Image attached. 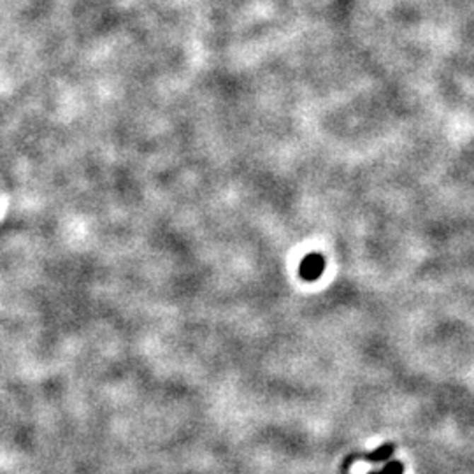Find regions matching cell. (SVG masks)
Masks as SVG:
<instances>
[{
	"label": "cell",
	"instance_id": "obj_1",
	"mask_svg": "<svg viewBox=\"0 0 474 474\" xmlns=\"http://www.w3.org/2000/svg\"><path fill=\"white\" fill-rule=\"evenodd\" d=\"M325 257H323L320 251H313V253L306 255L304 258H302L301 265H299V276H301L304 282H316V279L320 278V276L323 274V271H325Z\"/></svg>",
	"mask_w": 474,
	"mask_h": 474
},
{
	"label": "cell",
	"instance_id": "obj_2",
	"mask_svg": "<svg viewBox=\"0 0 474 474\" xmlns=\"http://www.w3.org/2000/svg\"><path fill=\"white\" fill-rule=\"evenodd\" d=\"M393 451H395V444L386 443V444H381V446L376 448L374 451H371V453L359 455V457H362L364 461H367V462H373V464H383V462L390 461V457L393 455Z\"/></svg>",
	"mask_w": 474,
	"mask_h": 474
},
{
	"label": "cell",
	"instance_id": "obj_3",
	"mask_svg": "<svg viewBox=\"0 0 474 474\" xmlns=\"http://www.w3.org/2000/svg\"><path fill=\"white\" fill-rule=\"evenodd\" d=\"M404 473V464L400 461H388L385 462L379 471H371L367 474H403Z\"/></svg>",
	"mask_w": 474,
	"mask_h": 474
}]
</instances>
